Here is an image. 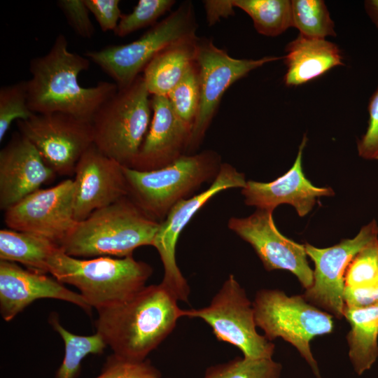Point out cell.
<instances>
[{
	"mask_svg": "<svg viewBox=\"0 0 378 378\" xmlns=\"http://www.w3.org/2000/svg\"><path fill=\"white\" fill-rule=\"evenodd\" d=\"M90 61L71 52L62 34L55 38L49 51L32 58L27 80L28 103L34 113L61 112L90 121L102 105L118 90L115 83L100 81L85 88L78 76L89 69Z\"/></svg>",
	"mask_w": 378,
	"mask_h": 378,
	"instance_id": "6da1fadb",
	"label": "cell"
},
{
	"mask_svg": "<svg viewBox=\"0 0 378 378\" xmlns=\"http://www.w3.org/2000/svg\"><path fill=\"white\" fill-rule=\"evenodd\" d=\"M178 301L161 283L146 286L127 300L97 310V332L113 354L146 360L183 316Z\"/></svg>",
	"mask_w": 378,
	"mask_h": 378,
	"instance_id": "7a4b0ae2",
	"label": "cell"
},
{
	"mask_svg": "<svg viewBox=\"0 0 378 378\" xmlns=\"http://www.w3.org/2000/svg\"><path fill=\"white\" fill-rule=\"evenodd\" d=\"M159 227L127 196L77 222L59 246L77 258H125L138 247L152 246Z\"/></svg>",
	"mask_w": 378,
	"mask_h": 378,
	"instance_id": "3957f363",
	"label": "cell"
},
{
	"mask_svg": "<svg viewBox=\"0 0 378 378\" xmlns=\"http://www.w3.org/2000/svg\"><path fill=\"white\" fill-rule=\"evenodd\" d=\"M48 273L62 284L75 286L97 310L122 302L146 286L152 267L132 255L82 259L65 253L60 246L50 257Z\"/></svg>",
	"mask_w": 378,
	"mask_h": 378,
	"instance_id": "277c9868",
	"label": "cell"
},
{
	"mask_svg": "<svg viewBox=\"0 0 378 378\" xmlns=\"http://www.w3.org/2000/svg\"><path fill=\"white\" fill-rule=\"evenodd\" d=\"M222 164L220 155L206 150L183 155L171 164L151 171L123 166L128 197L150 218L161 223L172 208L200 187L213 181Z\"/></svg>",
	"mask_w": 378,
	"mask_h": 378,
	"instance_id": "5b68a950",
	"label": "cell"
},
{
	"mask_svg": "<svg viewBox=\"0 0 378 378\" xmlns=\"http://www.w3.org/2000/svg\"><path fill=\"white\" fill-rule=\"evenodd\" d=\"M142 76L118 89L94 115L93 144L121 165L132 167L150 125L151 99Z\"/></svg>",
	"mask_w": 378,
	"mask_h": 378,
	"instance_id": "8992f818",
	"label": "cell"
},
{
	"mask_svg": "<svg viewBox=\"0 0 378 378\" xmlns=\"http://www.w3.org/2000/svg\"><path fill=\"white\" fill-rule=\"evenodd\" d=\"M197 28L193 6L186 1L138 39L89 50L83 55L99 66L121 89L131 85L157 53L181 39L196 35Z\"/></svg>",
	"mask_w": 378,
	"mask_h": 378,
	"instance_id": "52a82bcc",
	"label": "cell"
},
{
	"mask_svg": "<svg viewBox=\"0 0 378 378\" xmlns=\"http://www.w3.org/2000/svg\"><path fill=\"white\" fill-rule=\"evenodd\" d=\"M256 326L272 341L281 337L293 345L321 378L318 365L310 349L315 337L330 333L332 316L307 302L303 296H288L279 290L262 289L253 302Z\"/></svg>",
	"mask_w": 378,
	"mask_h": 378,
	"instance_id": "ba28073f",
	"label": "cell"
},
{
	"mask_svg": "<svg viewBox=\"0 0 378 378\" xmlns=\"http://www.w3.org/2000/svg\"><path fill=\"white\" fill-rule=\"evenodd\" d=\"M183 316L202 319L218 341L237 347L244 357H272L274 344L257 332L253 303L232 274L224 281L208 306L183 309Z\"/></svg>",
	"mask_w": 378,
	"mask_h": 378,
	"instance_id": "9c48e42d",
	"label": "cell"
},
{
	"mask_svg": "<svg viewBox=\"0 0 378 378\" xmlns=\"http://www.w3.org/2000/svg\"><path fill=\"white\" fill-rule=\"evenodd\" d=\"M283 57L237 59L205 38H199L196 63L200 84V106L188 152L195 151L203 140L225 91L238 80L264 64Z\"/></svg>",
	"mask_w": 378,
	"mask_h": 378,
	"instance_id": "30bf717a",
	"label": "cell"
},
{
	"mask_svg": "<svg viewBox=\"0 0 378 378\" xmlns=\"http://www.w3.org/2000/svg\"><path fill=\"white\" fill-rule=\"evenodd\" d=\"M16 124L56 174H74L78 162L93 144L91 122L67 113H34Z\"/></svg>",
	"mask_w": 378,
	"mask_h": 378,
	"instance_id": "8fae6325",
	"label": "cell"
},
{
	"mask_svg": "<svg viewBox=\"0 0 378 378\" xmlns=\"http://www.w3.org/2000/svg\"><path fill=\"white\" fill-rule=\"evenodd\" d=\"M246 181L243 173L230 164L222 163L217 176L206 190L178 202L160 223L152 246L158 251L164 267L161 284L178 300L188 302L190 295L188 284L176 260V246L180 234L195 214L214 196L227 189L243 188Z\"/></svg>",
	"mask_w": 378,
	"mask_h": 378,
	"instance_id": "7c38bea8",
	"label": "cell"
},
{
	"mask_svg": "<svg viewBox=\"0 0 378 378\" xmlns=\"http://www.w3.org/2000/svg\"><path fill=\"white\" fill-rule=\"evenodd\" d=\"M11 230L33 234L60 246L77 221L74 218V183L67 178L39 189L4 211Z\"/></svg>",
	"mask_w": 378,
	"mask_h": 378,
	"instance_id": "4fadbf2b",
	"label": "cell"
},
{
	"mask_svg": "<svg viewBox=\"0 0 378 378\" xmlns=\"http://www.w3.org/2000/svg\"><path fill=\"white\" fill-rule=\"evenodd\" d=\"M378 225L372 220L363 226L352 239H342L328 248H317L304 244L307 256L314 263V281L302 295L316 307L332 316L344 317V275L354 258L366 246L378 239Z\"/></svg>",
	"mask_w": 378,
	"mask_h": 378,
	"instance_id": "5bb4252c",
	"label": "cell"
},
{
	"mask_svg": "<svg viewBox=\"0 0 378 378\" xmlns=\"http://www.w3.org/2000/svg\"><path fill=\"white\" fill-rule=\"evenodd\" d=\"M272 213L271 210L256 209L247 217L230 218L227 227L251 244L267 270H288L307 289L313 284L314 271L308 263L305 246L278 230Z\"/></svg>",
	"mask_w": 378,
	"mask_h": 378,
	"instance_id": "9a60e30c",
	"label": "cell"
},
{
	"mask_svg": "<svg viewBox=\"0 0 378 378\" xmlns=\"http://www.w3.org/2000/svg\"><path fill=\"white\" fill-rule=\"evenodd\" d=\"M74 218L77 222L92 212L128 196L123 166L92 144L75 169Z\"/></svg>",
	"mask_w": 378,
	"mask_h": 378,
	"instance_id": "2e32d148",
	"label": "cell"
},
{
	"mask_svg": "<svg viewBox=\"0 0 378 378\" xmlns=\"http://www.w3.org/2000/svg\"><path fill=\"white\" fill-rule=\"evenodd\" d=\"M56 174L47 165L34 146L16 132L0 151V209L6 211Z\"/></svg>",
	"mask_w": 378,
	"mask_h": 378,
	"instance_id": "e0dca14e",
	"label": "cell"
},
{
	"mask_svg": "<svg viewBox=\"0 0 378 378\" xmlns=\"http://www.w3.org/2000/svg\"><path fill=\"white\" fill-rule=\"evenodd\" d=\"M44 273L23 269L16 262L0 261V312L9 321L34 301L52 298L73 303L87 314L92 307L80 293Z\"/></svg>",
	"mask_w": 378,
	"mask_h": 378,
	"instance_id": "ac0fdd59",
	"label": "cell"
},
{
	"mask_svg": "<svg viewBox=\"0 0 378 378\" xmlns=\"http://www.w3.org/2000/svg\"><path fill=\"white\" fill-rule=\"evenodd\" d=\"M307 138L304 134L291 168L284 175L267 183L247 181L241 188L244 202L257 209L274 211L282 204L292 205L303 217L314 206L317 198L335 195L330 188H319L307 178L302 169V154Z\"/></svg>",
	"mask_w": 378,
	"mask_h": 378,
	"instance_id": "d6986e66",
	"label": "cell"
},
{
	"mask_svg": "<svg viewBox=\"0 0 378 378\" xmlns=\"http://www.w3.org/2000/svg\"><path fill=\"white\" fill-rule=\"evenodd\" d=\"M150 127L131 168L151 171L164 167L187 153L192 127L174 112L166 96L153 95Z\"/></svg>",
	"mask_w": 378,
	"mask_h": 378,
	"instance_id": "ffe728a7",
	"label": "cell"
},
{
	"mask_svg": "<svg viewBox=\"0 0 378 378\" xmlns=\"http://www.w3.org/2000/svg\"><path fill=\"white\" fill-rule=\"evenodd\" d=\"M283 57L287 67L284 81L298 86L321 76L332 68L344 65L339 47L325 38L299 34L285 48Z\"/></svg>",
	"mask_w": 378,
	"mask_h": 378,
	"instance_id": "44dd1931",
	"label": "cell"
},
{
	"mask_svg": "<svg viewBox=\"0 0 378 378\" xmlns=\"http://www.w3.org/2000/svg\"><path fill=\"white\" fill-rule=\"evenodd\" d=\"M198 40L197 35L181 39L160 50L149 62L142 76L150 94L167 97L195 63Z\"/></svg>",
	"mask_w": 378,
	"mask_h": 378,
	"instance_id": "7402d4cb",
	"label": "cell"
},
{
	"mask_svg": "<svg viewBox=\"0 0 378 378\" xmlns=\"http://www.w3.org/2000/svg\"><path fill=\"white\" fill-rule=\"evenodd\" d=\"M344 317L351 326L346 339L349 356L356 372L370 370L378 357V304L345 307Z\"/></svg>",
	"mask_w": 378,
	"mask_h": 378,
	"instance_id": "603a6c76",
	"label": "cell"
},
{
	"mask_svg": "<svg viewBox=\"0 0 378 378\" xmlns=\"http://www.w3.org/2000/svg\"><path fill=\"white\" fill-rule=\"evenodd\" d=\"M59 247L38 235L9 228L0 230L1 260L20 262L38 272L48 273V260Z\"/></svg>",
	"mask_w": 378,
	"mask_h": 378,
	"instance_id": "cb8c5ba5",
	"label": "cell"
},
{
	"mask_svg": "<svg viewBox=\"0 0 378 378\" xmlns=\"http://www.w3.org/2000/svg\"><path fill=\"white\" fill-rule=\"evenodd\" d=\"M235 8L246 13L260 34L274 37L292 27L291 1L232 0Z\"/></svg>",
	"mask_w": 378,
	"mask_h": 378,
	"instance_id": "d4e9b609",
	"label": "cell"
},
{
	"mask_svg": "<svg viewBox=\"0 0 378 378\" xmlns=\"http://www.w3.org/2000/svg\"><path fill=\"white\" fill-rule=\"evenodd\" d=\"M50 323L60 335L65 346L64 359L55 378H77L83 358L88 354H102L107 346L104 338L97 332L89 336L71 333L60 324L53 314L50 318Z\"/></svg>",
	"mask_w": 378,
	"mask_h": 378,
	"instance_id": "484cf974",
	"label": "cell"
},
{
	"mask_svg": "<svg viewBox=\"0 0 378 378\" xmlns=\"http://www.w3.org/2000/svg\"><path fill=\"white\" fill-rule=\"evenodd\" d=\"M292 27L306 36L325 38L336 36L335 23L322 0H292Z\"/></svg>",
	"mask_w": 378,
	"mask_h": 378,
	"instance_id": "4316f807",
	"label": "cell"
},
{
	"mask_svg": "<svg viewBox=\"0 0 378 378\" xmlns=\"http://www.w3.org/2000/svg\"><path fill=\"white\" fill-rule=\"evenodd\" d=\"M281 369L272 358L237 357L209 367L203 378H281Z\"/></svg>",
	"mask_w": 378,
	"mask_h": 378,
	"instance_id": "83f0119b",
	"label": "cell"
},
{
	"mask_svg": "<svg viewBox=\"0 0 378 378\" xmlns=\"http://www.w3.org/2000/svg\"><path fill=\"white\" fill-rule=\"evenodd\" d=\"M167 97L177 116L192 129L200 97L196 62L170 91Z\"/></svg>",
	"mask_w": 378,
	"mask_h": 378,
	"instance_id": "f1b7e54d",
	"label": "cell"
},
{
	"mask_svg": "<svg viewBox=\"0 0 378 378\" xmlns=\"http://www.w3.org/2000/svg\"><path fill=\"white\" fill-rule=\"evenodd\" d=\"M34 114L28 103L27 80L0 88V141L15 120H23Z\"/></svg>",
	"mask_w": 378,
	"mask_h": 378,
	"instance_id": "f546056e",
	"label": "cell"
},
{
	"mask_svg": "<svg viewBox=\"0 0 378 378\" xmlns=\"http://www.w3.org/2000/svg\"><path fill=\"white\" fill-rule=\"evenodd\" d=\"M176 1L174 0H140L133 10L122 14L113 31L118 37H125L139 29L153 26L157 20L169 12Z\"/></svg>",
	"mask_w": 378,
	"mask_h": 378,
	"instance_id": "4dcf8cb0",
	"label": "cell"
},
{
	"mask_svg": "<svg viewBox=\"0 0 378 378\" xmlns=\"http://www.w3.org/2000/svg\"><path fill=\"white\" fill-rule=\"evenodd\" d=\"M378 283V239L351 260L344 275V287L358 288Z\"/></svg>",
	"mask_w": 378,
	"mask_h": 378,
	"instance_id": "1f68e13d",
	"label": "cell"
},
{
	"mask_svg": "<svg viewBox=\"0 0 378 378\" xmlns=\"http://www.w3.org/2000/svg\"><path fill=\"white\" fill-rule=\"evenodd\" d=\"M94 378H161V374L148 360H130L113 354Z\"/></svg>",
	"mask_w": 378,
	"mask_h": 378,
	"instance_id": "d6a6232c",
	"label": "cell"
},
{
	"mask_svg": "<svg viewBox=\"0 0 378 378\" xmlns=\"http://www.w3.org/2000/svg\"><path fill=\"white\" fill-rule=\"evenodd\" d=\"M57 5L74 31L83 38H91L95 28L90 18V11L84 0H59Z\"/></svg>",
	"mask_w": 378,
	"mask_h": 378,
	"instance_id": "836d02e7",
	"label": "cell"
},
{
	"mask_svg": "<svg viewBox=\"0 0 378 378\" xmlns=\"http://www.w3.org/2000/svg\"><path fill=\"white\" fill-rule=\"evenodd\" d=\"M368 111V127L357 142V150L358 155L365 160H378V87L370 97Z\"/></svg>",
	"mask_w": 378,
	"mask_h": 378,
	"instance_id": "e575fe53",
	"label": "cell"
},
{
	"mask_svg": "<svg viewBox=\"0 0 378 378\" xmlns=\"http://www.w3.org/2000/svg\"><path fill=\"white\" fill-rule=\"evenodd\" d=\"M84 3L103 31L115 29L122 15L119 0H84Z\"/></svg>",
	"mask_w": 378,
	"mask_h": 378,
	"instance_id": "d590c367",
	"label": "cell"
},
{
	"mask_svg": "<svg viewBox=\"0 0 378 378\" xmlns=\"http://www.w3.org/2000/svg\"><path fill=\"white\" fill-rule=\"evenodd\" d=\"M345 307H365L378 304V283L368 286L344 287Z\"/></svg>",
	"mask_w": 378,
	"mask_h": 378,
	"instance_id": "8d00e7d4",
	"label": "cell"
},
{
	"mask_svg": "<svg viewBox=\"0 0 378 378\" xmlns=\"http://www.w3.org/2000/svg\"><path fill=\"white\" fill-rule=\"evenodd\" d=\"M206 18L209 26L218 22L221 18H227L234 14L232 0H208L204 1Z\"/></svg>",
	"mask_w": 378,
	"mask_h": 378,
	"instance_id": "74e56055",
	"label": "cell"
},
{
	"mask_svg": "<svg viewBox=\"0 0 378 378\" xmlns=\"http://www.w3.org/2000/svg\"><path fill=\"white\" fill-rule=\"evenodd\" d=\"M364 7L371 21L378 28V0H366Z\"/></svg>",
	"mask_w": 378,
	"mask_h": 378,
	"instance_id": "f35d334b",
	"label": "cell"
}]
</instances>
